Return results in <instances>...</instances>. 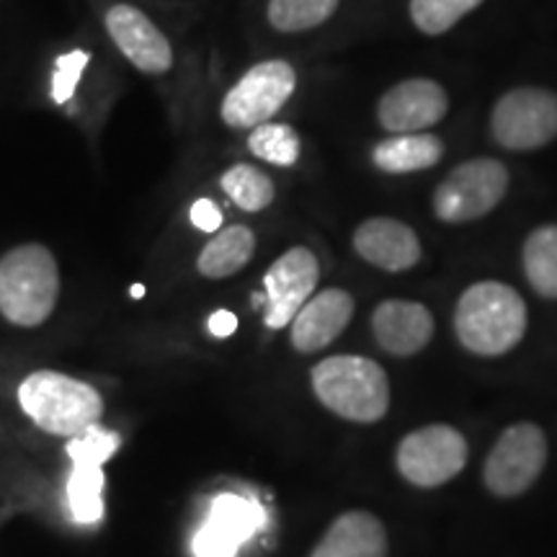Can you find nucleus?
Masks as SVG:
<instances>
[{
  "instance_id": "5701e85b",
  "label": "nucleus",
  "mask_w": 557,
  "mask_h": 557,
  "mask_svg": "<svg viewBox=\"0 0 557 557\" xmlns=\"http://www.w3.org/2000/svg\"><path fill=\"white\" fill-rule=\"evenodd\" d=\"M248 150L263 163L278 165V169H289L302 156V139L289 124L267 122L250 129Z\"/></svg>"
},
{
  "instance_id": "423d86ee",
  "label": "nucleus",
  "mask_w": 557,
  "mask_h": 557,
  "mask_svg": "<svg viewBox=\"0 0 557 557\" xmlns=\"http://www.w3.org/2000/svg\"><path fill=\"white\" fill-rule=\"evenodd\" d=\"M297 73L287 60H263L240 75L222 96L220 116L230 129H253L267 124L295 96Z\"/></svg>"
},
{
  "instance_id": "4be33fe9",
  "label": "nucleus",
  "mask_w": 557,
  "mask_h": 557,
  "mask_svg": "<svg viewBox=\"0 0 557 557\" xmlns=\"http://www.w3.org/2000/svg\"><path fill=\"white\" fill-rule=\"evenodd\" d=\"M338 9V0H269L267 18L276 32L299 34L323 26Z\"/></svg>"
},
{
  "instance_id": "f8f14e48",
  "label": "nucleus",
  "mask_w": 557,
  "mask_h": 557,
  "mask_svg": "<svg viewBox=\"0 0 557 557\" xmlns=\"http://www.w3.org/2000/svg\"><path fill=\"white\" fill-rule=\"evenodd\" d=\"M109 39L132 67L145 75H163L173 67V47L148 13L132 3H114L103 13Z\"/></svg>"
},
{
  "instance_id": "a878e982",
  "label": "nucleus",
  "mask_w": 557,
  "mask_h": 557,
  "mask_svg": "<svg viewBox=\"0 0 557 557\" xmlns=\"http://www.w3.org/2000/svg\"><path fill=\"white\" fill-rule=\"evenodd\" d=\"M122 447V438L114 431L101 429L99 423L90 426L86 434L73 436L67 442V457L73 468H103L116 449Z\"/></svg>"
},
{
  "instance_id": "9b49d317",
  "label": "nucleus",
  "mask_w": 557,
  "mask_h": 557,
  "mask_svg": "<svg viewBox=\"0 0 557 557\" xmlns=\"http://www.w3.org/2000/svg\"><path fill=\"white\" fill-rule=\"evenodd\" d=\"M320 282L318 256L310 248L295 246L282 253L263 274V295H267V329H287L305 302L315 295Z\"/></svg>"
},
{
  "instance_id": "20e7f679",
  "label": "nucleus",
  "mask_w": 557,
  "mask_h": 557,
  "mask_svg": "<svg viewBox=\"0 0 557 557\" xmlns=\"http://www.w3.org/2000/svg\"><path fill=\"white\" fill-rule=\"evenodd\" d=\"M310 382L318 400L346 421L377 423L389 410L387 372L367 357L338 354L318 361Z\"/></svg>"
},
{
  "instance_id": "6ab92c4d",
  "label": "nucleus",
  "mask_w": 557,
  "mask_h": 557,
  "mask_svg": "<svg viewBox=\"0 0 557 557\" xmlns=\"http://www.w3.org/2000/svg\"><path fill=\"white\" fill-rule=\"evenodd\" d=\"M256 253V235L246 225H230L201 248L197 271L207 278H227L246 269Z\"/></svg>"
},
{
  "instance_id": "a211bd4d",
  "label": "nucleus",
  "mask_w": 557,
  "mask_h": 557,
  "mask_svg": "<svg viewBox=\"0 0 557 557\" xmlns=\"http://www.w3.org/2000/svg\"><path fill=\"white\" fill-rule=\"evenodd\" d=\"M444 156V143L426 132L413 135H389L374 148L372 160L380 171L403 176V173H418L434 169Z\"/></svg>"
},
{
  "instance_id": "1a4fd4ad",
  "label": "nucleus",
  "mask_w": 557,
  "mask_h": 557,
  "mask_svg": "<svg viewBox=\"0 0 557 557\" xmlns=\"http://www.w3.org/2000/svg\"><path fill=\"white\" fill-rule=\"evenodd\" d=\"M547 465V436L534 423L508 426L485 459V485L493 496L513 498L529 491Z\"/></svg>"
},
{
  "instance_id": "ddd939ff",
  "label": "nucleus",
  "mask_w": 557,
  "mask_h": 557,
  "mask_svg": "<svg viewBox=\"0 0 557 557\" xmlns=\"http://www.w3.org/2000/svg\"><path fill=\"white\" fill-rule=\"evenodd\" d=\"M447 90L431 78H406L395 83L377 103V122L389 135H413L434 127L447 116Z\"/></svg>"
},
{
  "instance_id": "9d476101",
  "label": "nucleus",
  "mask_w": 557,
  "mask_h": 557,
  "mask_svg": "<svg viewBox=\"0 0 557 557\" xmlns=\"http://www.w3.org/2000/svg\"><path fill=\"white\" fill-rule=\"evenodd\" d=\"M267 527V511L256 498L220 493L209 504L207 521L191 540L194 557H238L240 547Z\"/></svg>"
},
{
  "instance_id": "c85d7f7f",
  "label": "nucleus",
  "mask_w": 557,
  "mask_h": 557,
  "mask_svg": "<svg viewBox=\"0 0 557 557\" xmlns=\"http://www.w3.org/2000/svg\"><path fill=\"white\" fill-rule=\"evenodd\" d=\"M207 329L214 338H230L238 331V315L230 310H214L207 320Z\"/></svg>"
},
{
  "instance_id": "4468645a",
  "label": "nucleus",
  "mask_w": 557,
  "mask_h": 557,
  "mask_svg": "<svg viewBox=\"0 0 557 557\" xmlns=\"http://www.w3.org/2000/svg\"><path fill=\"white\" fill-rule=\"evenodd\" d=\"M354 318V297L346 289L331 287L312 295L292 320V346L299 354H315L331 346Z\"/></svg>"
},
{
  "instance_id": "412c9836",
  "label": "nucleus",
  "mask_w": 557,
  "mask_h": 557,
  "mask_svg": "<svg viewBox=\"0 0 557 557\" xmlns=\"http://www.w3.org/2000/svg\"><path fill=\"white\" fill-rule=\"evenodd\" d=\"M222 191L243 212H261L274 201V181L250 163H235L220 178Z\"/></svg>"
},
{
  "instance_id": "f03ea898",
  "label": "nucleus",
  "mask_w": 557,
  "mask_h": 557,
  "mask_svg": "<svg viewBox=\"0 0 557 557\" xmlns=\"http://www.w3.org/2000/svg\"><path fill=\"white\" fill-rule=\"evenodd\" d=\"M60 299V267L41 243H24L0 256V315L18 329H39Z\"/></svg>"
},
{
  "instance_id": "cd10ccee",
  "label": "nucleus",
  "mask_w": 557,
  "mask_h": 557,
  "mask_svg": "<svg viewBox=\"0 0 557 557\" xmlns=\"http://www.w3.org/2000/svg\"><path fill=\"white\" fill-rule=\"evenodd\" d=\"M189 220H191V225L199 230V233H220V227H222V212L212 199L194 201Z\"/></svg>"
},
{
  "instance_id": "b1692460",
  "label": "nucleus",
  "mask_w": 557,
  "mask_h": 557,
  "mask_svg": "<svg viewBox=\"0 0 557 557\" xmlns=\"http://www.w3.org/2000/svg\"><path fill=\"white\" fill-rule=\"evenodd\" d=\"M103 468H73L67 478V504L78 524H96L103 517Z\"/></svg>"
},
{
  "instance_id": "39448f33",
  "label": "nucleus",
  "mask_w": 557,
  "mask_h": 557,
  "mask_svg": "<svg viewBox=\"0 0 557 557\" xmlns=\"http://www.w3.org/2000/svg\"><path fill=\"white\" fill-rule=\"evenodd\" d=\"M511 176L496 158H472L459 163L434 191V214L449 225L485 218L504 201Z\"/></svg>"
},
{
  "instance_id": "2eb2a0df",
  "label": "nucleus",
  "mask_w": 557,
  "mask_h": 557,
  "mask_svg": "<svg viewBox=\"0 0 557 557\" xmlns=\"http://www.w3.org/2000/svg\"><path fill=\"white\" fill-rule=\"evenodd\" d=\"M354 250L382 271H408L421 261V240L416 230L393 218L364 220L354 233Z\"/></svg>"
},
{
  "instance_id": "c756f323",
  "label": "nucleus",
  "mask_w": 557,
  "mask_h": 557,
  "mask_svg": "<svg viewBox=\"0 0 557 557\" xmlns=\"http://www.w3.org/2000/svg\"><path fill=\"white\" fill-rule=\"evenodd\" d=\"M129 295H132V297H135V299H139V297H145V287H143V284H135V287H132V292H129Z\"/></svg>"
},
{
  "instance_id": "393cba45",
  "label": "nucleus",
  "mask_w": 557,
  "mask_h": 557,
  "mask_svg": "<svg viewBox=\"0 0 557 557\" xmlns=\"http://www.w3.org/2000/svg\"><path fill=\"white\" fill-rule=\"evenodd\" d=\"M483 0H410L408 11L418 32L438 37L459 24L470 11H475Z\"/></svg>"
},
{
  "instance_id": "aec40b11",
  "label": "nucleus",
  "mask_w": 557,
  "mask_h": 557,
  "mask_svg": "<svg viewBox=\"0 0 557 557\" xmlns=\"http://www.w3.org/2000/svg\"><path fill=\"white\" fill-rule=\"evenodd\" d=\"M521 263L532 289L545 299H557V225H542L529 233Z\"/></svg>"
},
{
  "instance_id": "0eeeda50",
  "label": "nucleus",
  "mask_w": 557,
  "mask_h": 557,
  "mask_svg": "<svg viewBox=\"0 0 557 557\" xmlns=\"http://www.w3.org/2000/svg\"><path fill=\"white\" fill-rule=\"evenodd\" d=\"M491 135L513 152L540 150L557 137V94L547 88H513L491 114Z\"/></svg>"
},
{
  "instance_id": "6e6552de",
  "label": "nucleus",
  "mask_w": 557,
  "mask_h": 557,
  "mask_svg": "<svg viewBox=\"0 0 557 557\" xmlns=\"http://www.w3.org/2000/svg\"><path fill=\"white\" fill-rule=\"evenodd\" d=\"M468 438L447 423H431L403 438L395 462L400 475L418 487H438L465 470Z\"/></svg>"
},
{
  "instance_id": "f257e3e1",
  "label": "nucleus",
  "mask_w": 557,
  "mask_h": 557,
  "mask_svg": "<svg viewBox=\"0 0 557 557\" xmlns=\"http://www.w3.org/2000/svg\"><path fill=\"white\" fill-rule=\"evenodd\" d=\"M527 302L504 282H478L462 292L455 310L459 344L478 357H504L527 333Z\"/></svg>"
},
{
  "instance_id": "bb28decb",
  "label": "nucleus",
  "mask_w": 557,
  "mask_h": 557,
  "mask_svg": "<svg viewBox=\"0 0 557 557\" xmlns=\"http://www.w3.org/2000/svg\"><path fill=\"white\" fill-rule=\"evenodd\" d=\"M88 62H90V54L86 50H70L65 54H60L58 62H54L50 96L58 107L73 101L75 88H78V83L83 78V73H86Z\"/></svg>"
},
{
  "instance_id": "f3484780",
  "label": "nucleus",
  "mask_w": 557,
  "mask_h": 557,
  "mask_svg": "<svg viewBox=\"0 0 557 557\" xmlns=\"http://www.w3.org/2000/svg\"><path fill=\"white\" fill-rule=\"evenodd\" d=\"M387 529L369 511H346L333 521L310 557H387Z\"/></svg>"
},
{
  "instance_id": "7ed1b4c3",
  "label": "nucleus",
  "mask_w": 557,
  "mask_h": 557,
  "mask_svg": "<svg viewBox=\"0 0 557 557\" xmlns=\"http://www.w3.org/2000/svg\"><path fill=\"white\" fill-rule=\"evenodd\" d=\"M18 406L41 431L67 438L86 434L103 416L99 389L54 369H37L21 382Z\"/></svg>"
},
{
  "instance_id": "dca6fc26",
  "label": "nucleus",
  "mask_w": 557,
  "mask_h": 557,
  "mask_svg": "<svg viewBox=\"0 0 557 557\" xmlns=\"http://www.w3.org/2000/svg\"><path fill=\"white\" fill-rule=\"evenodd\" d=\"M372 333L393 357H413L434 336V318L426 305L410 299H385L372 312Z\"/></svg>"
}]
</instances>
